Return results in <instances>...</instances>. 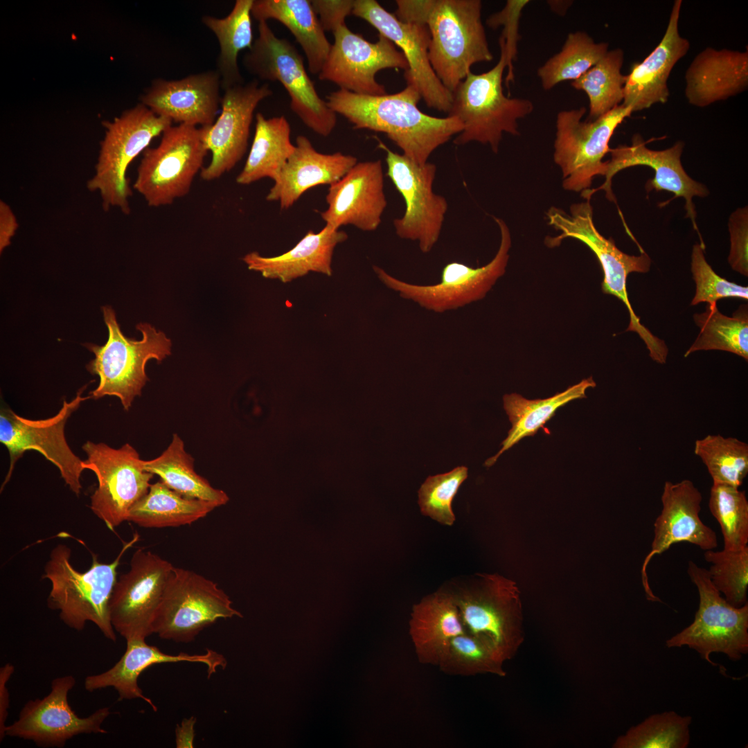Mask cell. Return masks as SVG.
<instances>
[{"instance_id": "cell-9", "label": "cell", "mask_w": 748, "mask_h": 748, "mask_svg": "<svg viewBox=\"0 0 748 748\" xmlns=\"http://www.w3.org/2000/svg\"><path fill=\"white\" fill-rule=\"evenodd\" d=\"M258 35L244 55L247 71L258 80L279 82L290 98V108L317 134L328 136L337 114L318 94L302 55L288 40L278 37L265 21L258 22Z\"/></svg>"}, {"instance_id": "cell-32", "label": "cell", "mask_w": 748, "mask_h": 748, "mask_svg": "<svg viewBox=\"0 0 748 748\" xmlns=\"http://www.w3.org/2000/svg\"><path fill=\"white\" fill-rule=\"evenodd\" d=\"M409 632L419 662L435 666L451 640L467 633L457 606L443 586L413 605Z\"/></svg>"}, {"instance_id": "cell-45", "label": "cell", "mask_w": 748, "mask_h": 748, "mask_svg": "<svg viewBox=\"0 0 748 748\" xmlns=\"http://www.w3.org/2000/svg\"><path fill=\"white\" fill-rule=\"evenodd\" d=\"M709 508L720 524L724 549L738 551L748 546V501L745 491L713 483Z\"/></svg>"}, {"instance_id": "cell-6", "label": "cell", "mask_w": 748, "mask_h": 748, "mask_svg": "<svg viewBox=\"0 0 748 748\" xmlns=\"http://www.w3.org/2000/svg\"><path fill=\"white\" fill-rule=\"evenodd\" d=\"M102 311L109 332L107 342L103 346L84 344L95 355L87 369L99 377V384L89 396L96 400L116 396L128 411L148 380L147 362L152 359L161 362L170 355L171 341L148 323H140L136 327L142 334L141 340L129 339L121 330L113 308L105 305Z\"/></svg>"}, {"instance_id": "cell-34", "label": "cell", "mask_w": 748, "mask_h": 748, "mask_svg": "<svg viewBox=\"0 0 748 748\" xmlns=\"http://www.w3.org/2000/svg\"><path fill=\"white\" fill-rule=\"evenodd\" d=\"M596 386L592 377L582 380L565 391L545 399L528 400L517 393L504 395V408L508 416L512 427L508 436L501 443L499 452L487 459L485 465L490 467L504 452L520 440L534 436L555 414L556 411L568 402L586 398V391Z\"/></svg>"}, {"instance_id": "cell-31", "label": "cell", "mask_w": 748, "mask_h": 748, "mask_svg": "<svg viewBox=\"0 0 748 748\" xmlns=\"http://www.w3.org/2000/svg\"><path fill=\"white\" fill-rule=\"evenodd\" d=\"M347 239L346 232L326 224L318 233L308 231L292 249L281 255L264 257L253 251L246 254L242 260L249 269L283 283H289L310 271L330 276L335 248Z\"/></svg>"}, {"instance_id": "cell-44", "label": "cell", "mask_w": 748, "mask_h": 748, "mask_svg": "<svg viewBox=\"0 0 748 748\" xmlns=\"http://www.w3.org/2000/svg\"><path fill=\"white\" fill-rule=\"evenodd\" d=\"M691 716L675 711L655 713L618 736L614 748H686L690 743Z\"/></svg>"}, {"instance_id": "cell-52", "label": "cell", "mask_w": 748, "mask_h": 748, "mask_svg": "<svg viewBox=\"0 0 748 748\" xmlns=\"http://www.w3.org/2000/svg\"><path fill=\"white\" fill-rule=\"evenodd\" d=\"M19 224L10 206L4 201H0V252L10 245L15 235Z\"/></svg>"}, {"instance_id": "cell-15", "label": "cell", "mask_w": 748, "mask_h": 748, "mask_svg": "<svg viewBox=\"0 0 748 748\" xmlns=\"http://www.w3.org/2000/svg\"><path fill=\"white\" fill-rule=\"evenodd\" d=\"M87 386L86 384L80 388L70 402L63 400L59 411L48 418L30 420L17 415L9 408L1 409L0 442L7 448L10 456L9 468L1 490L10 479L17 461L26 451L35 450L55 465L70 490L76 495H80L81 475L85 467L83 461L69 446L64 427L68 418L80 404L91 399L89 395H82Z\"/></svg>"}, {"instance_id": "cell-39", "label": "cell", "mask_w": 748, "mask_h": 748, "mask_svg": "<svg viewBox=\"0 0 748 748\" xmlns=\"http://www.w3.org/2000/svg\"><path fill=\"white\" fill-rule=\"evenodd\" d=\"M700 333L684 354L686 357L699 350H718L736 354L748 360L747 306L742 305L732 317L722 314L716 304L707 305L702 313L693 315Z\"/></svg>"}, {"instance_id": "cell-11", "label": "cell", "mask_w": 748, "mask_h": 748, "mask_svg": "<svg viewBox=\"0 0 748 748\" xmlns=\"http://www.w3.org/2000/svg\"><path fill=\"white\" fill-rule=\"evenodd\" d=\"M687 573L699 593L693 623L666 642L668 648L686 645L713 666L711 653H723L736 661L748 652V603L730 605L711 582L707 569L688 562Z\"/></svg>"}, {"instance_id": "cell-47", "label": "cell", "mask_w": 748, "mask_h": 748, "mask_svg": "<svg viewBox=\"0 0 748 748\" xmlns=\"http://www.w3.org/2000/svg\"><path fill=\"white\" fill-rule=\"evenodd\" d=\"M467 474V467L462 465L428 477L418 490L420 513L442 525L452 526L456 521L452 501Z\"/></svg>"}, {"instance_id": "cell-48", "label": "cell", "mask_w": 748, "mask_h": 748, "mask_svg": "<svg viewBox=\"0 0 748 748\" xmlns=\"http://www.w3.org/2000/svg\"><path fill=\"white\" fill-rule=\"evenodd\" d=\"M700 244H695L691 253V269L695 283V296L691 303L715 305L724 298L748 299V288L730 282L718 275L707 262Z\"/></svg>"}, {"instance_id": "cell-27", "label": "cell", "mask_w": 748, "mask_h": 748, "mask_svg": "<svg viewBox=\"0 0 748 748\" xmlns=\"http://www.w3.org/2000/svg\"><path fill=\"white\" fill-rule=\"evenodd\" d=\"M682 1H674L668 26L659 44L641 62L632 65L626 75L622 105L632 112L666 103L670 96L668 80L676 63L690 48V42L679 32Z\"/></svg>"}, {"instance_id": "cell-23", "label": "cell", "mask_w": 748, "mask_h": 748, "mask_svg": "<svg viewBox=\"0 0 748 748\" xmlns=\"http://www.w3.org/2000/svg\"><path fill=\"white\" fill-rule=\"evenodd\" d=\"M273 92L268 83L253 79L246 84L224 89L221 113L215 122L204 129V141L211 152V160L199 173L211 181L231 170L247 152L254 111Z\"/></svg>"}, {"instance_id": "cell-22", "label": "cell", "mask_w": 748, "mask_h": 748, "mask_svg": "<svg viewBox=\"0 0 748 748\" xmlns=\"http://www.w3.org/2000/svg\"><path fill=\"white\" fill-rule=\"evenodd\" d=\"M75 679L66 675L54 679L51 690L42 699L28 701L15 722L7 725L6 736L34 742L42 747H62L73 737L83 733H107L102 724L110 714L109 707L80 718L68 702V693Z\"/></svg>"}, {"instance_id": "cell-38", "label": "cell", "mask_w": 748, "mask_h": 748, "mask_svg": "<svg viewBox=\"0 0 748 748\" xmlns=\"http://www.w3.org/2000/svg\"><path fill=\"white\" fill-rule=\"evenodd\" d=\"M193 461L181 438L174 434L167 449L154 459L143 460V465L147 472L159 476L168 487L184 497L212 502L217 507L226 504L229 499L226 493L197 474Z\"/></svg>"}, {"instance_id": "cell-30", "label": "cell", "mask_w": 748, "mask_h": 748, "mask_svg": "<svg viewBox=\"0 0 748 748\" xmlns=\"http://www.w3.org/2000/svg\"><path fill=\"white\" fill-rule=\"evenodd\" d=\"M686 98L689 104L704 107L747 89L748 51L716 50L699 53L685 73Z\"/></svg>"}, {"instance_id": "cell-10", "label": "cell", "mask_w": 748, "mask_h": 748, "mask_svg": "<svg viewBox=\"0 0 748 748\" xmlns=\"http://www.w3.org/2000/svg\"><path fill=\"white\" fill-rule=\"evenodd\" d=\"M161 136L156 147L143 152L133 184L151 207L168 206L187 195L208 152L204 127L172 125Z\"/></svg>"}, {"instance_id": "cell-35", "label": "cell", "mask_w": 748, "mask_h": 748, "mask_svg": "<svg viewBox=\"0 0 748 748\" xmlns=\"http://www.w3.org/2000/svg\"><path fill=\"white\" fill-rule=\"evenodd\" d=\"M290 132L284 116L267 118L257 113L252 144L236 182L248 185L265 177L274 181L295 148Z\"/></svg>"}, {"instance_id": "cell-2", "label": "cell", "mask_w": 748, "mask_h": 748, "mask_svg": "<svg viewBox=\"0 0 748 748\" xmlns=\"http://www.w3.org/2000/svg\"><path fill=\"white\" fill-rule=\"evenodd\" d=\"M396 17L425 24L431 65L452 93L472 65L493 59L481 21L480 0H397Z\"/></svg>"}, {"instance_id": "cell-37", "label": "cell", "mask_w": 748, "mask_h": 748, "mask_svg": "<svg viewBox=\"0 0 748 748\" xmlns=\"http://www.w3.org/2000/svg\"><path fill=\"white\" fill-rule=\"evenodd\" d=\"M253 0H237L231 12L224 18L205 15L202 23L215 35L220 45L217 71L222 88L244 84L238 63L239 53L253 45L251 8Z\"/></svg>"}, {"instance_id": "cell-49", "label": "cell", "mask_w": 748, "mask_h": 748, "mask_svg": "<svg viewBox=\"0 0 748 748\" xmlns=\"http://www.w3.org/2000/svg\"><path fill=\"white\" fill-rule=\"evenodd\" d=\"M528 2L529 1L527 0H508L500 12L492 15L486 21L487 25L492 28L504 26L499 43L503 45L506 55L508 73L506 82L507 86L514 80L512 63L516 59L517 53V43L519 39V21L522 10Z\"/></svg>"}, {"instance_id": "cell-20", "label": "cell", "mask_w": 748, "mask_h": 748, "mask_svg": "<svg viewBox=\"0 0 748 748\" xmlns=\"http://www.w3.org/2000/svg\"><path fill=\"white\" fill-rule=\"evenodd\" d=\"M351 14L367 21L400 49L408 64L404 73L407 85L418 91L428 107L448 114L452 93L443 84L431 65L426 25L402 21L375 0H354Z\"/></svg>"}, {"instance_id": "cell-18", "label": "cell", "mask_w": 748, "mask_h": 748, "mask_svg": "<svg viewBox=\"0 0 748 748\" xmlns=\"http://www.w3.org/2000/svg\"><path fill=\"white\" fill-rule=\"evenodd\" d=\"M174 566L150 551L137 549L130 569L117 579L109 602L112 625L125 640L145 639Z\"/></svg>"}, {"instance_id": "cell-41", "label": "cell", "mask_w": 748, "mask_h": 748, "mask_svg": "<svg viewBox=\"0 0 748 748\" xmlns=\"http://www.w3.org/2000/svg\"><path fill=\"white\" fill-rule=\"evenodd\" d=\"M506 661L491 641L464 633L451 640L437 666L443 673L450 675L489 673L504 677L506 675L504 669Z\"/></svg>"}, {"instance_id": "cell-33", "label": "cell", "mask_w": 748, "mask_h": 748, "mask_svg": "<svg viewBox=\"0 0 748 748\" xmlns=\"http://www.w3.org/2000/svg\"><path fill=\"white\" fill-rule=\"evenodd\" d=\"M251 16L258 22L271 19L283 24L303 49L310 73H320L332 44L311 1L253 0Z\"/></svg>"}, {"instance_id": "cell-19", "label": "cell", "mask_w": 748, "mask_h": 748, "mask_svg": "<svg viewBox=\"0 0 748 748\" xmlns=\"http://www.w3.org/2000/svg\"><path fill=\"white\" fill-rule=\"evenodd\" d=\"M334 43L324 62L319 79L329 81L355 93L380 96L386 93L375 75L386 69H408L407 62L400 50L384 36L375 42L353 33L346 24L332 32Z\"/></svg>"}, {"instance_id": "cell-5", "label": "cell", "mask_w": 748, "mask_h": 748, "mask_svg": "<svg viewBox=\"0 0 748 748\" xmlns=\"http://www.w3.org/2000/svg\"><path fill=\"white\" fill-rule=\"evenodd\" d=\"M443 586L467 633L491 641L506 661L515 656L524 639L522 602L515 581L498 573H477Z\"/></svg>"}, {"instance_id": "cell-4", "label": "cell", "mask_w": 748, "mask_h": 748, "mask_svg": "<svg viewBox=\"0 0 748 748\" xmlns=\"http://www.w3.org/2000/svg\"><path fill=\"white\" fill-rule=\"evenodd\" d=\"M549 224L561 233L548 237L545 244L549 247L559 246L568 238L586 244L597 257L603 271L601 288L603 293L620 299L626 306L630 323L626 331L636 332L645 342L651 359L661 364L666 362L668 349L664 341L643 326L634 313L626 289L627 278L630 273H645L651 267V259L645 252L632 256L621 251L612 238L607 239L596 229L593 221V208L590 199L571 206L569 213L556 208H550L546 213Z\"/></svg>"}, {"instance_id": "cell-21", "label": "cell", "mask_w": 748, "mask_h": 748, "mask_svg": "<svg viewBox=\"0 0 748 748\" xmlns=\"http://www.w3.org/2000/svg\"><path fill=\"white\" fill-rule=\"evenodd\" d=\"M684 143L677 141L673 146L663 150H653L646 146V143L639 134H635L630 145H620L610 149L609 160L605 161V180L599 187L582 192L585 199L599 190L605 191L606 197L615 202V197L612 190L613 177L619 171L636 166H647L654 171V177L645 184L647 193L653 190H666L674 194V197H682L685 200L684 208L686 217H688L693 229L697 231L701 240V246L705 244L697 228L696 222L697 213L693 202V197H706L709 191L704 184L693 179L684 170L681 156Z\"/></svg>"}, {"instance_id": "cell-13", "label": "cell", "mask_w": 748, "mask_h": 748, "mask_svg": "<svg viewBox=\"0 0 748 748\" xmlns=\"http://www.w3.org/2000/svg\"><path fill=\"white\" fill-rule=\"evenodd\" d=\"M586 108L562 111L556 119L553 159L563 175L567 190L590 189L594 177L605 175L609 141L618 125L632 111L622 104L599 118L582 121Z\"/></svg>"}, {"instance_id": "cell-51", "label": "cell", "mask_w": 748, "mask_h": 748, "mask_svg": "<svg viewBox=\"0 0 748 748\" xmlns=\"http://www.w3.org/2000/svg\"><path fill=\"white\" fill-rule=\"evenodd\" d=\"M353 0L311 1L312 7L319 15V19L325 31L332 33L345 23V18L351 14Z\"/></svg>"}, {"instance_id": "cell-40", "label": "cell", "mask_w": 748, "mask_h": 748, "mask_svg": "<svg viewBox=\"0 0 748 748\" xmlns=\"http://www.w3.org/2000/svg\"><path fill=\"white\" fill-rule=\"evenodd\" d=\"M624 53L621 48L608 51L604 57L571 86L583 91L589 101V121L595 120L622 104L626 75L621 72Z\"/></svg>"}, {"instance_id": "cell-43", "label": "cell", "mask_w": 748, "mask_h": 748, "mask_svg": "<svg viewBox=\"0 0 748 748\" xmlns=\"http://www.w3.org/2000/svg\"><path fill=\"white\" fill-rule=\"evenodd\" d=\"M694 453L713 483L740 488L748 474V445L737 438L709 434L695 440Z\"/></svg>"}, {"instance_id": "cell-26", "label": "cell", "mask_w": 748, "mask_h": 748, "mask_svg": "<svg viewBox=\"0 0 748 748\" xmlns=\"http://www.w3.org/2000/svg\"><path fill=\"white\" fill-rule=\"evenodd\" d=\"M221 78L217 70L190 74L179 80H154L141 103L155 114L179 124L212 125L221 106Z\"/></svg>"}, {"instance_id": "cell-14", "label": "cell", "mask_w": 748, "mask_h": 748, "mask_svg": "<svg viewBox=\"0 0 748 748\" xmlns=\"http://www.w3.org/2000/svg\"><path fill=\"white\" fill-rule=\"evenodd\" d=\"M501 233L498 251L484 266L472 267L459 262H451L443 268L439 282L418 285L401 280L381 267L373 269L380 281L406 300L436 313L456 310L483 299L497 280L502 276L508 264L511 246L509 229L505 222L493 217Z\"/></svg>"}, {"instance_id": "cell-3", "label": "cell", "mask_w": 748, "mask_h": 748, "mask_svg": "<svg viewBox=\"0 0 748 748\" xmlns=\"http://www.w3.org/2000/svg\"><path fill=\"white\" fill-rule=\"evenodd\" d=\"M139 539V534L134 533L110 563L99 562L98 555L93 554L89 569L83 572L72 565L70 548L62 544L56 545L50 553L43 576L51 585L48 607L58 610L60 619L69 627L80 631L87 622H92L107 639L116 641L109 602L121 558Z\"/></svg>"}, {"instance_id": "cell-17", "label": "cell", "mask_w": 748, "mask_h": 748, "mask_svg": "<svg viewBox=\"0 0 748 748\" xmlns=\"http://www.w3.org/2000/svg\"><path fill=\"white\" fill-rule=\"evenodd\" d=\"M375 139L377 147L386 152V175L405 203L404 215L393 222L395 233L402 239L418 241L420 250L427 253L439 239L448 208L446 199L433 190L436 166L429 162L418 165Z\"/></svg>"}, {"instance_id": "cell-1", "label": "cell", "mask_w": 748, "mask_h": 748, "mask_svg": "<svg viewBox=\"0 0 748 748\" xmlns=\"http://www.w3.org/2000/svg\"><path fill=\"white\" fill-rule=\"evenodd\" d=\"M328 107L345 117L353 128L383 132L418 165L463 129L454 116L440 118L422 112L418 104L421 96L411 86L380 96L362 95L339 89L326 96Z\"/></svg>"}, {"instance_id": "cell-24", "label": "cell", "mask_w": 748, "mask_h": 748, "mask_svg": "<svg viewBox=\"0 0 748 748\" xmlns=\"http://www.w3.org/2000/svg\"><path fill=\"white\" fill-rule=\"evenodd\" d=\"M702 501V493L691 480L665 482L661 495V510L654 522L651 549L641 570L642 585L648 600L661 602L652 592L647 575L648 564L654 555L682 542L695 545L704 551L718 546L715 532L700 517Z\"/></svg>"}, {"instance_id": "cell-50", "label": "cell", "mask_w": 748, "mask_h": 748, "mask_svg": "<svg viewBox=\"0 0 748 748\" xmlns=\"http://www.w3.org/2000/svg\"><path fill=\"white\" fill-rule=\"evenodd\" d=\"M731 248L728 262L740 274L748 276V209H736L729 217Z\"/></svg>"}, {"instance_id": "cell-7", "label": "cell", "mask_w": 748, "mask_h": 748, "mask_svg": "<svg viewBox=\"0 0 748 748\" xmlns=\"http://www.w3.org/2000/svg\"><path fill=\"white\" fill-rule=\"evenodd\" d=\"M499 46L500 58L493 68L480 74L470 72L452 92L447 116L456 117L463 127L454 141L456 145L476 141L488 144L497 153L503 133L518 135V119L533 110L531 100L504 95L502 78L507 62L504 46Z\"/></svg>"}, {"instance_id": "cell-29", "label": "cell", "mask_w": 748, "mask_h": 748, "mask_svg": "<svg viewBox=\"0 0 748 748\" xmlns=\"http://www.w3.org/2000/svg\"><path fill=\"white\" fill-rule=\"evenodd\" d=\"M294 150L266 196L281 209L290 208L308 190L340 180L357 163L352 155L318 152L305 136L296 139Z\"/></svg>"}, {"instance_id": "cell-8", "label": "cell", "mask_w": 748, "mask_h": 748, "mask_svg": "<svg viewBox=\"0 0 748 748\" xmlns=\"http://www.w3.org/2000/svg\"><path fill=\"white\" fill-rule=\"evenodd\" d=\"M172 124L170 119L155 114L141 103L114 121L103 122L105 136L87 187L99 193L104 211L117 208L125 215L130 213L132 190L127 177L128 167Z\"/></svg>"}, {"instance_id": "cell-46", "label": "cell", "mask_w": 748, "mask_h": 748, "mask_svg": "<svg viewBox=\"0 0 748 748\" xmlns=\"http://www.w3.org/2000/svg\"><path fill=\"white\" fill-rule=\"evenodd\" d=\"M704 557L710 564V580L724 599L736 607L747 603L748 546L738 551L708 550Z\"/></svg>"}, {"instance_id": "cell-25", "label": "cell", "mask_w": 748, "mask_h": 748, "mask_svg": "<svg viewBox=\"0 0 748 748\" xmlns=\"http://www.w3.org/2000/svg\"><path fill=\"white\" fill-rule=\"evenodd\" d=\"M326 199L328 206L321 217L326 225L336 229L352 225L364 231L376 230L387 205L381 161L357 163L330 186Z\"/></svg>"}, {"instance_id": "cell-54", "label": "cell", "mask_w": 748, "mask_h": 748, "mask_svg": "<svg viewBox=\"0 0 748 748\" xmlns=\"http://www.w3.org/2000/svg\"><path fill=\"white\" fill-rule=\"evenodd\" d=\"M195 722L196 718L190 717L184 719L180 724L177 725L175 741L177 748L193 747Z\"/></svg>"}, {"instance_id": "cell-36", "label": "cell", "mask_w": 748, "mask_h": 748, "mask_svg": "<svg viewBox=\"0 0 748 748\" xmlns=\"http://www.w3.org/2000/svg\"><path fill=\"white\" fill-rule=\"evenodd\" d=\"M217 506L209 501L184 497L161 480L130 509L127 521L144 528L177 527L190 524Z\"/></svg>"}, {"instance_id": "cell-16", "label": "cell", "mask_w": 748, "mask_h": 748, "mask_svg": "<svg viewBox=\"0 0 748 748\" xmlns=\"http://www.w3.org/2000/svg\"><path fill=\"white\" fill-rule=\"evenodd\" d=\"M82 449L87 456L84 467L93 472L98 480L90 508L114 531L127 521L131 508L148 492L154 474L144 469L139 453L128 443L115 449L87 441Z\"/></svg>"}, {"instance_id": "cell-28", "label": "cell", "mask_w": 748, "mask_h": 748, "mask_svg": "<svg viewBox=\"0 0 748 748\" xmlns=\"http://www.w3.org/2000/svg\"><path fill=\"white\" fill-rule=\"evenodd\" d=\"M126 642L125 653L113 667L104 673L85 678L84 684L87 691L112 687L118 692L120 700L140 698L157 711V708L152 700L143 693L138 685L139 675L149 667L163 663H200L206 666L209 677L217 672L218 668L225 669L227 665L224 655L211 649L201 654L180 652L170 654L163 652L156 646L147 644L145 639H133Z\"/></svg>"}, {"instance_id": "cell-42", "label": "cell", "mask_w": 748, "mask_h": 748, "mask_svg": "<svg viewBox=\"0 0 748 748\" xmlns=\"http://www.w3.org/2000/svg\"><path fill=\"white\" fill-rule=\"evenodd\" d=\"M607 51V42L596 43L583 31L569 34L561 51L537 70L542 87L549 90L560 82L579 78Z\"/></svg>"}, {"instance_id": "cell-12", "label": "cell", "mask_w": 748, "mask_h": 748, "mask_svg": "<svg viewBox=\"0 0 748 748\" xmlns=\"http://www.w3.org/2000/svg\"><path fill=\"white\" fill-rule=\"evenodd\" d=\"M242 617L224 590L206 577L174 567L153 625V634L175 642L188 643L220 618Z\"/></svg>"}, {"instance_id": "cell-53", "label": "cell", "mask_w": 748, "mask_h": 748, "mask_svg": "<svg viewBox=\"0 0 748 748\" xmlns=\"http://www.w3.org/2000/svg\"><path fill=\"white\" fill-rule=\"evenodd\" d=\"M15 670L14 666L8 663L0 669V740L6 736V719L8 715L9 692L6 684Z\"/></svg>"}]
</instances>
